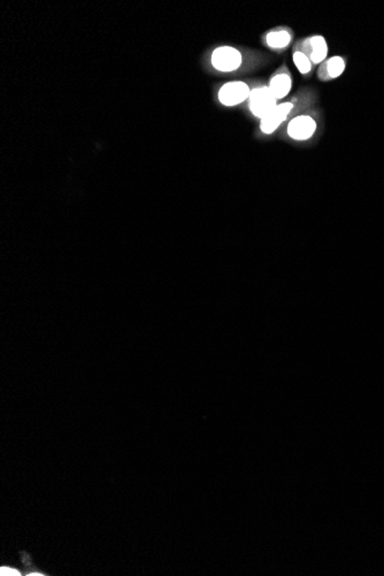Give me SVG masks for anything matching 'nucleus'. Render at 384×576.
Returning <instances> with one entry per match:
<instances>
[{
	"label": "nucleus",
	"mask_w": 384,
	"mask_h": 576,
	"mask_svg": "<svg viewBox=\"0 0 384 576\" xmlns=\"http://www.w3.org/2000/svg\"><path fill=\"white\" fill-rule=\"evenodd\" d=\"M279 105V100L274 97L267 85H260L251 89L249 97V108L255 117L262 120V117L273 111Z\"/></svg>",
	"instance_id": "nucleus-1"
},
{
	"label": "nucleus",
	"mask_w": 384,
	"mask_h": 576,
	"mask_svg": "<svg viewBox=\"0 0 384 576\" xmlns=\"http://www.w3.org/2000/svg\"><path fill=\"white\" fill-rule=\"evenodd\" d=\"M294 39V33L288 28H277L268 31L265 43L272 50H284L289 48Z\"/></svg>",
	"instance_id": "nucleus-9"
},
{
	"label": "nucleus",
	"mask_w": 384,
	"mask_h": 576,
	"mask_svg": "<svg viewBox=\"0 0 384 576\" xmlns=\"http://www.w3.org/2000/svg\"><path fill=\"white\" fill-rule=\"evenodd\" d=\"M251 87L243 81H230L221 85L218 100L225 107H234L249 100Z\"/></svg>",
	"instance_id": "nucleus-3"
},
{
	"label": "nucleus",
	"mask_w": 384,
	"mask_h": 576,
	"mask_svg": "<svg viewBox=\"0 0 384 576\" xmlns=\"http://www.w3.org/2000/svg\"><path fill=\"white\" fill-rule=\"evenodd\" d=\"M292 60H294V66H296L298 72L302 75L306 76L309 75V73L312 72V61L309 60V58L303 52L298 51L294 48V51L292 52Z\"/></svg>",
	"instance_id": "nucleus-10"
},
{
	"label": "nucleus",
	"mask_w": 384,
	"mask_h": 576,
	"mask_svg": "<svg viewBox=\"0 0 384 576\" xmlns=\"http://www.w3.org/2000/svg\"><path fill=\"white\" fill-rule=\"evenodd\" d=\"M0 575L1 576H20L21 572L16 568L1 567L0 568Z\"/></svg>",
	"instance_id": "nucleus-11"
},
{
	"label": "nucleus",
	"mask_w": 384,
	"mask_h": 576,
	"mask_svg": "<svg viewBox=\"0 0 384 576\" xmlns=\"http://www.w3.org/2000/svg\"><path fill=\"white\" fill-rule=\"evenodd\" d=\"M292 85H294V81H292V74L287 66L283 65L277 72L274 73L273 75L270 76L267 87H270V90L277 100H282L289 96V93L292 92Z\"/></svg>",
	"instance_id": "nucleus-7"
},
{
	"label": "nucleus",
	"mask_w": 384,
	"mask_h": 576,
	"mask_svg": "<svg viewBox=\"0 0 384 576\" xmlns=\"http://www.w3.org/2000/svg\"><path fill=\"white\" fill-rule=\"evenodd\" d=\"M346 70V60L342 57L335 55L319 66L318 78L320 81L327 82L335 80L342 75Z\"/></svg>",
	"instance_id": "nucleus-8"
},
{
	"label": "nucleus",
	"mask_w": 384,
	"mask_h": 576,
	"mask_svg": "<svg viewBox=\"0 0 384 576\" xmlns=\"http://www.w3.org/2000/svg\"><path fill=\"white\" fill-rule=\"evenodd\" d=\"M243 63V57L238 48L223 46L216 48L210 55V63L214 70L221 73L238 70Z\"/></svg>",
	"instance_id": "nucleus-2"
},
{
	"label": "nucleus",
	"mask_w": 384,
	"mask_h": 576,
	"mask_svg": "<svg viewBox=\"0 0 384 576\" xmlns=\"http://www.w3.org/2000/svg\"><path fill=\"white\" fill-rule=\"evenodd\" d=\"M294 110L292 102H279V105L260 120V130L265 135H272L285 122Z\"/></svg>",
	"instance_id": "nucleus-6"
},
{
	"label": "nucleus",
	"mask_w": 384,
	"mask_h": 576,
	"mask_svg": "<svg viewBox=\"0 0 384 576\" xmlns=\"http://www.w3.org/2000/svg\"><path fill=\"white\" fill-rule=\"evenodd\" d=\"M318 129V123L314 117L300 114L292 117L287 126V135L294 141L305 142L312 139Z\"/></svg>",
	"instance_id": "nucleus-5"
},
{
	"label": "nucleus",
	"mask_w": 384,
	"mask_h": 576,
	"mask_svg": "<svg viewBox=\"0 0 384 576\" xmlns=\"http://www.w3.org/2000/svg\"><path fill=\"white\" fill-rule=\"evenodd\" d=\"M294 48L306 54L309 60L312 61L313 66L314 65L320 66L324 61L328 59L329 48H328L327 41L321 35L306 37L303 41H299Z\"/></svg>",
	"instance_id": "nucleus-4"
}]
</instances>
